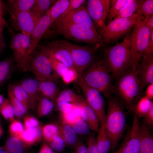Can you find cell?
<instances>
[{
  "label": "cell",
  "instance_id": "8d00e7d4",
  "mask_svg": "<svg viewBox=\"0 0 153 153\" xmlns=\"http://www.w3.org/2000/svg\"><path fill=\"white\" fill-rule=\"evenodd\" d=\"M23 144L20 139L11 136L7 140L4 147L9 153H23Z\"/></svg>",
  "mask_w": 153,
  "mask_h": 153
},
{
  "label": "cell",
  "instance_id": "5b68a950",
  "mask_svg": "<svg viewBox=\"0 0 153 153\" xmlns=\"http://www.w3.org/2000/svg\"><path fill=\"white\" fill-rule=\"evenodd\" d=\"M131 41L128 34L122 42L105 51L103 59L115 78L129 68Z\"/></svg>",
  "mask_w": 153,
  "mask_h": 153
},
{
  "label": "cell",
  "instance_id": "c3c4849f",
  "mask_svg": "<svg viewBox=\"0 0 153 153\" xmlns=\"http://www.w3.org/2000/svg\"><path fill=\"white\" fill-rule=\"evenodd\" d=\"M24 125L26 129L39 127L40 123L35 117L32 116H27L24 118Z\"/></svg>",
  "mask_w": 153,
  "mask_h": 153
},
{
  "label": "cell",
  "instance_id": "74e56055",
  "mask_svg": "<svg viewBox=\"0 0 153 153\" xmlns=\"http://www.w3.org/2000/svg\"><path fill=\"white\" fill-rule=\"evenodd\" d=\"M57 1L52 0H36V2L30 10L41 18L50 8L51 5L54 4Z\"/></svg>",
  "mask_w": 153,
  "mask_h": 153
},
{
  "label": "cell",
  "instance_id": "44dd1931",
  "mask_svg": "<svg viewBox=\"0 0 153 153\" xmlns=\"http://www.w3.org/2000/svg\"><path fill=\"white\" fill-rule=\"evenodd\" d=\"M39 82L37 79L30 78L24 79L20 83L27 94L32 110L35 109L37 105Z\"/></svg>",
  "mask_w": 153,
  "mask_h": 153
},
{
  "label": "cell",
  "instance_id": "5bb4252c",
  "mask_svg": "<svg viewBox=\"0 0 153 153\" xmlns=\"http://www.w3.org/2000/svg\"><path fill=\"white\" fill-rule=\"evenodd\" d=\"M31 42L30 37L21 33L13 35L11 41L14 60L18 68L24 71Z\"/></svg>",
  "mask_w": 153,
  "mask_h": 153
},
{
  "label": "cell",
  "instance_id": "2e32d148",
  "mask_svg": "<svg viewBox=\"0 0 153 153\" xmlns=\"http://www.w3.org/2000/svg\"><path fill=\"white\" fill-rule=\"evenodd\" d=\"M50 8L41 18L30 35L31 42L27 58V69L30 60L39 45L41 39L51 26Z\"/></svg>",
  "mask_w": 153,
  "mask_h": 153
},
{
  "label": "cell",
  "instance_id": "7c38bea8",
  "mask_svg": "<svg viewBox=\"0 0 153 153\" xmlns=\"http://www.w3.org/2000/svg\"><path fill=\"white\" fill-rule=\"evenodd\" d=\"M8 12L12 27L16 30L30 37L41 18L30 10L15 12Z\"/></svg>",
  "mask_w": 153,
  "mask_h": 153
},
{
  "label": "cell",
  "instance_id": "be15d7a7",
  "mask_svg": "<svg viewBox=\"0 0 153 153\" xmlns=\"http://www.w3.org/2000/svg\"><path fill=\"white\" fill-rule=\"evenodd\" d=\"M4 147H0V150L4 149Z\"/></svg>",
  "mask_w": 153,
  "mask_h": 153
},
{
  "label": "cell",
  "instance_id": "7402d4cb",
  "mask_svg": "<svg viewBox=\"0 0 153 153\" xmlns=\"http://www.w3.org/2000/svg\"><path fill=\"white\" fill-rule=\"evenodd\" d=\"M140 146L139 153H153V138L149 127L139 124Z\"/></svg>",
  "mask_w": 153,
  "mask_h": 153
},
{
  "label": "cell",
  "instance_id": "6125c7cd",
  "mask_svg": "<svg viewBox=\"0 0 153 153\" xmlns=\"http://www.w3.org/2000/svg\"><path fill=\"white\" fill-rule=\"evenodd\" d=\"M0 153H8V152L3 150H0Z\"/></svg>",
  "mask_w": 153,
  "mask_h": 153
},
{
  "label": "cell",
  "instance_id": "6da1fadb",
  "mask_svg": "<svg viewBox=\"0 0 153 153\" xmlns=\"http://www.w3.org/2000/svg\"><path fill=\"white\" fill-rule=\"evenodd\" d=\"M113 77L103 59L95 60L94 59L83 70L80 78L86 85L98 90L108 98L113 94Z\"/></svg>",
  "mask_w": 153,
  "mask_h": 153
},
{
  "label": "cell",
  "instance_id": "3957f363",
  "mask_svg": "<svg viewBox=\"0 0 153 153\" xmlns=\"http://www.w3.org/2000/svg\"><path fill=\"white\" fill-rule=\"evenodd\" d=\"M56 35H61L67 39L94 45L102 44L103 42L96 29L69 24L54 22L44 36L47 38Z\"/></svg>",
  "mask_w": 153,
  "mask_h": 153
},
{
  "label": "cell",
  "instance_id": "94428289",
  "mask_svg": "<svg viewBox=\"0 0 153 153\" xmlns=\"http://www.w3.org/2000/svg\"><path fill=\"white\" fill-rule=\"evenodd\" d=\"M3 130L2 128L1 123V121L0 118V138H1V136H2L3 134Z\"/></svg>",
  "mask_w": 153,
  "mask_h": 153
},
{
  "label": "cell",
  "instance_id": "d4e9b609",
  "mask_svg": "<svg viewBox=\"0 0 153 153\" xmlns=\"http://www.w3.org/2000/svg\"><path fill=\"white\" fill-rule=\"evenodd\" d=\"M96 138L97 145L99 153H108L112 149V145L108 135L105 124L101 125Z\"/></svg>",
  "mask_w": 153,
  "mask_h": 153
},
{
  "label": "cell",
  "instance_id": "7dc6e473",
  "mask_svg": "<svg viewBox=\"0 0 153 153\" xmlns=\"http://www.w3.org/2000/svg\"><path fill=\"white\" fill-rule=\"evenodd\" d=\"M87 144L88 153H99L94 132L88 136L87 140Z\"/></svg>",
  "mask_w": 153,
  "mask_h": 153
},
{
  "label": "cell",
  "instance_id": "f6af8a7d",
  "mask_svg": "<svg viewBox=\"0 0 153 153\" xmlns=\"http://www.w3.org/2000/svg\"><path fill=\"white\" fill-rule=\"evenodd\" d=\"M69 4L65 12L55 21L58 22L76 9L85 2L84 0H69Z\"/></svg>",
  "mask_w": 153,
  "mask_h": 153
},
{
  "label": "cell",
  "instance_id": "ab89813d",
  "mask_svg": "<svg viewBox=\"0 0 153 153\" xmlns=\"http://www.w3.org/2000/svg\"><path fill=\"white\" fill-rule=\"evenodd\" d=\"M128 1V0H110L109 11L107 18L109 22L114 18Z\"/></svg>",
  "mask_w": 153,
  "mask_h": 153
},
{
  "label": "cell",
  "instance_id": "6f0895ef",
  "mask_svg": "<svg viewBox=\"0 0 153 153\" xmlns=\"http://www.w3.org/2000/svg\"><path fill=\"white\" fill-rule=\"evenodd\" d=\"M151 31L153 30V15L143 20Z\"/></svg>",
  "mask_w": 153,
  "mask_h": 153
},
{
  "label": "cell",
  "instance_id": "52a82bcc",
  "mask_svg": "<svg viewBox=\"0 0 153 153\" xmlns=\"http://www.w3.org/2000/svg\"><path fill=\"white\" fill-rule=\"evenodd\" d=\"M143 19L136 14L127 18L114 19L106 25L101 37L106 43L115 41L126 34L133 26Z\"/></svg>",
  "mask_w": 153,
  "mask_h": 153
},
{
  "label": "cell",
  "instance_id": "d6986e66",
  "mask_svg": "<svg viewBox=\"0 0 153 153\" xmlns=\"http://www.w3.org/2000/svg\"><path fill=\"white\" fill-rule=\"evenodd\" d=\"M48 58L54 72L60 78H62L65 83L68 84L76 81L78 77L76 70L69 68L60 61Z\"/></svg>",
  "mask_w": 153,
  "mask_h": 153
},
{
  "label": "cell",
  "instance_id": "83f0119b",
  "mask_svg": "<svg viewBox=\"0 0 153 153\" xmlns=\"http://www.w3.org/2000/svg\"><path fill=\"white\" fill-rule=\"evenodd\" d=\"M14 68L13 61L11 58H6L0 61V87L10 78Z\"/></svg>",
  "mask_w": 153,
  "mask_h": 153
},
{
  "label": "cell",
  "instance_id": "680465c9",
  "mask_svg": "<svg viewBox=\"0 0 153 153\" xmlns=\"http://www.w3.org/2000/svg\"><path fill=\"white\" fill-rule=\"evenodd\" d=\"M3 31H0V54L5 46Z\"/></svg>",
  "mask_w": 153,
  "mask_h": 153
},
{
  "label": "cell",
  "instance_id": "d590c367",
  "mask_svg": "<svg viewBox=\"0 0 153 153\" xmlns=\"http://www.w3.org/2000/svg\"><path fill=\"white\" fill-rule=\"evenodd\" d=\"M153 102L145 95L141 97L137 102L134 109L138 117H144L148 112Z\"/></svg>",
  "mask_w": 153,
  "mask_h": 153
},
{
  "label": "cell",
  "instance_id": "ac0fdd59",
  "mask_svg": "<svg viewBox=\"0 0 153 153\" xmlns=\"http://www.w3.org/2000/svg\"><path fill=\"white\" fill-rule=\"evenodd\" d=\"M54 22L75 24L85 28L96 29L86 8L83 5L61 20Z\"/></svg>",
  "mask_w": 153,
  "mask_h": 153
},
{
  "label": "cell",
  "instance_id": "e0dca14e",
  "mask_svg": "<svg viewBox=\"0 0 153 153\" xmlns=\"http://www.w3.org/2000/svg\"><path fill=\"white\" fill-rule=\"evenodd\" d=\"M137 72L143 92L145 87L153 83V53L143 55Z\"/></svg>",
  "mask_w": 153,
  "mask_h": 153
},
{
  "label": "cell",
  "instance_id": "1f68e13d",
  "mask_svg": "<svg viewBox=\"0 0 153 153\" xmlns=\"http://www.w3.org/2000/svg\"><path fill=\"white\" fill-rule=\"evenodd\" d=\"M69 0H58L50 8L51 26L65 12L69 5Z\"/></svg>",
  "mask_w": 153,
  "mask_h": 153
},
{
  "label": "cell",
  "instance_id": "11a10c76",
  "mask_svg": "<svg viewBox=\"0 0 153 153\" xmlns=\"http://www.w3.org/2000/svg\"><path fill=\"white\" fill-rule=\"evenodd\" d=\"M152 53H153V31H151L149 41L143 54Z\"/></svg>",
  "mask_w": 153,
  "mask_h": 153
},
{
  "label": "cell",
  "instance_id": "f1b7e54d",
  "mask_svg": "<svg viewBox=\"0 0 153 153\" xmlns=\"http://www.w3.org/2000/svg\"><path fill=\"white\" fill-rule=\"evenodd\" d=\"M36 0H9L7 1L9 9L12 12H19L30 10Z\"/></svg>",
  "mask_w": 153,
  "mask_h": 153
},
{
  "label": "cell",
  "instance_id": "816d5d0a",
  "mask_svg": "<svg viewBox=\"0 0 153 153\" xmlns=\"http://www.w3.org/2000/svg\"><path fill=\"white\" fill-rule=\"evenodd\" d=\"M144 121L146 124V126L152 127L153 125V105L151 107L150 109L145 115Z\"/></svg>",
  "mask_w": 153,
  "mask_h": 153
},
{
  "label": "cell",
  "instance_id": "4dcf8cb0",
  "mask_svg": "<svg viewBox=\"0 0 153 153\" xmlns=\"http://www.w3.org/2000/svg\"><path fill=\"white\" fill-rule=\"evenodd\" d=\"M60 134L66 145L74 146L78 141V134L68 125L63 124L60 126Z\"/></svg>",
  "mask_w": 153,
  "mask_h": 153
},
{
  "label": "cell",
  "instance_id": "f907efd6",
  "mask_svg": "<svg viewBox=\"0 0 153 153\" xmlns=\"http://www.w3.org/2000/svg\"><path fill=\"white\" fill-rule=\"evenodd\" d=\"M4 5L2 2L0 0V31H3L4 28L7 27L10 32L12 31L9 28L8 24L3 17Z\"/></svg>",
  "mask_w": 153,
  "mask_h": 153
},
{
  "label": "cell",
  "instance_id": "ee69618b",
  "mask_svg": "<svg viewBox=\"0 0 153 153\" xmlns=\"http://www.w3.org/2000/svg\"><path fill=\"white\" fill-rule=\"evenodd\" d=\"M48 144L55 152H58L63 151L66 145L61 135L59 134L54 135Z\"/></svg>",
  "mask_w": 153,
  "mask_h": 153
},
{
  "label": "cell",
  "instance_id": "f5cc1de1",
  "mask_svg": "<svg viewBox=\"0 0 153 153\" xmlns=\"http://www.w3.org/2000/svg\"><path fill=\"white\" fill-rule=\"evenodd\" d=\"M74 153H88L87 146L81 140H78L74 146Z\"/></svg>",
  "mask_w": 153,
  "mask_h": 153
},
{
  "label": "cell",
  "instance_id": "4316f807",
  "mask_svg": "<svg viewBox=\"0 0 153 153\" xmlns=\"http://www.w3.org/2000/svg\"><path fill=\"white\" fill-rule=\"evenodd\" d=\"M84 98L76 94L72 90L65 89L59 93L55 101L56 103L67 102L77 106Z\"/></svg>",
  "mask_w": 153,
  "mask_h": 153
},
{
  "label": "cell",
  "instance_id": "9a60e30c",
  "mask_svg": "<svg viewBox=\"0 0 153 153\" xmlns=\"http://www.w3.org/2000/svg\"><path fill=\"white\" fill-rule=\"evenodd\" d=\"M138 117L134 115L132 125L120 148L112 153H139L140 146Z\"/></svg>",
  "mask_w": 153,
  "mask_h": 153
},
{
  "label": "cell",
  "instance_id": "f35d334b",
  "mask_svg": "<svg viewBox=\"0 0 153 153\" xmlns=\"http://www.w3.org/2000/svg\"><path fill=\"white\" fill-rule=\"evenodd\" d=\"M42 133L44 139L48 143L52 140L54 135H61L60 126L54 124H46L42 128Z\"/></svg>",
  "mask_w": 153,
  "mask_h": 153
},
{
  "label": "cell",
  "instance_id": "e575fe53",
  "mask_svg": "<svg viewBox=\"0 0 153 153\" xmlns=\"http://www.w3.org/2000/svg\"><path fill=\"white\" fill-rule=\"evenodd\" d=\"M139 1V0H128L127 2L117 13L114 19L128 18L135 14Z\"/></svg>",
  "mask_w": 153,
  "mask_h": 153
},
{
  "label": "cell",
  "instance_id": "4fadbf2b",
  "mask_svg": "<svg viewBox=\"0 0 153 153\" xmlns=\"http://www.w3.org/2000/svg\"><path fill=\"white\" fill-rule=\"evenodd\" d=\"M110 5L109 0L88 1L86 9L101 36L106 26L105 21L109 12Z\"/></svg>",
  "mask_w": 153,
  "mask_h": 153
},
{
  "label": "cell",
  "instance_id": "8992f818",
  "mask_svg": "<svg viewBox=\"0 0 153 153\" xmlns=\"http://www.w3.org/2000/svg\"><path fill=\"white\" fill-rule=\"evenodd\" d=\"M131 35L129 68L137 69L149 41L151 31L144 20L134 25Z\"/></svg>",
  "mask_w": 153,
  "mask_h": 153
},
{
  "label": "cell",
  "instance_id": "60d3db41",
  "mask_svg": "<svg viewBox=\"0 0 153 153\" xmlns=\"http://www.w3.org/2000/svg\"><path fill=\"white\" fill-rule=\"evenodd\" d=\"M0 113L5 119L12 121L15 114L13 108L9 99H5L0 106Z\"/></svg>",
  "mask_w": 153,
  "mask_h": 153
},
{
  "label": "cell",
  "instance_id": "b9f144b4",
  "mask_svg": "<svg viewBox=\"0 0 153 153\" xmlns=\"http://www.w3.org/2000/svg\"><path fill=\"white\" fill-rule=\"evenodd\" d=\"M60 115L63 124L69 126L81 118L80 109L76 106L69 113L66 114H60Z\"/></svg>",
  "mask_w": 153,
  "mask_h": 153
},
{
  "label": "cell",
  "instance_id": "7bdbcfd3",
  "mask_svg": "<svg viewBox=\"0 0 153 153\" xmlns=\"http://www.w3.org/2000/svg\"><path fill=\"white\" fill-rule=\"evenodd\" d=\"M78 134H88L91 130L87 124L81 118L78 119L70 126Z\"/></svg>",
  "mask_w": 153,
  "mask_h": 153
},
{
  "label": "cell",
  "instance_id": "cb8c5ba5",
  "mask_svg": "<svg viewBox=\"0 0 153 153\" xmlns=\"http://www.w3.org/2000/svg\"><path fill=\"white\" fill-rule=\"evenodd\" d=\"M42 136L41 126L24 130L18 138L27 146L34 145L40 141Z\"/></svg>",
  "mask_w": 153,
  "mask_h": 153
},
{
  "label": "cell",
  "instance_id": "7a4b0ae2",
  "mask_svg": "<svg viewBox=\"0 0 153 153\" xmlns=\"http://www.w3.org/2000/svg\"><path fill=\"white\" fill-rule=\"evenodd\" d=\"M116 79L113 94L129 109L133 110L143 92L137 69L129 68Z\"/></svg>",
  "mask_w": 153,
  "mask_h": 153
},
{
  "label": "cell",
  "instance_id": "d6a6232c",
  "mask_svg": "<svg viewBox=\"0 0 153 153\" xmlns=\"http://www.w3.org/2000/svg\"><path fill=\"white\" fill-rule=\"evenodd\" d=\"M135 14L143 20L153 15V0H139Z\"/></svg>",
  "mask_w": 153,
  "mask_h": 153
},
{
  "label": "cell",
  "instance_id": "8fae6325",
  "mask_svg": "<svg viewBox=\"0 0 153 153\" xmlns=\"http://www.w3.org/2000/svg\"><path fill=\"white\" fill-rule=\"evenodd\" d=\"M76 81L84 94L86 102L96 115L101 125L105 124V103L101 93L86 85L80 77H78Z\"/></svg>",
  "mask_w": 153,
  "mask_h": 153
},
{
  "label": "cell",
  "instance_id": "603a6c76",
  "mask_svg": "<svg viewBox=\"0 0 153 153\" xmlns=\"http://www.w3.org/2000/svg\"><path fill=\"white\" fill-rule=\"evenodd\" d=\"M39 93L55 103L59 93L56 83L50 80L39 81Z\"/></svg>",
  "mask_w": 153,
  "mask_h": 153
},
{
  "label": "cell",
  "instance_id": "836d02e7",
  "mask_svg": "<svg viewBox=\"0 0 153 153\" xmlns=\"http://www.w3.org/2000/svg\"><path fill=\"white\" fill-rule=\"evenodd\" d=\"M7 94L8 99L13 108L15 116L19 118L22 117L27 111L14 95L10 85L7 88Z\"/></svg>",
  "mask_w": 153,
  "mask_h": 153
},
{
  "label": "cell",
  "instance_id": "9f6ffc18",
  "mask_svg": "<svg viewBox=\"0 0 153 153\" xmlns=\"http://www.w3.org/2000/svg\"><path fill=\"white\" fill-rule=\"evenodd\" d=\"M145 96L150 100L153 98V83L147 86L145 91Z\"/></svg>",
  "mask_w": 153,
  "mask_h": 153
},
{
  "label": "cell",
  "instance_id": "db71d44e",
  "mask_svg": "<svg viewBox=\"0 0 153 153\" xmlns=\"http://www.w3.org/2000/svg\"><path fill=\"white\" fill-rule=\"evenodd\" d=\"M39 153H57L51 147L48 143L44 142L42 144Z\"/></svg>",
  "mask_w": 153,
  "mask_h": 153
},
{
  "label": "cell",
  "instance_id": "484cf974",
  "mask_svg": "<svg viewBox=\"0 0 153 153\" xmlns=\"http://www.w3.org/2000/svg\"><path fill=\"white\" fill-rule=\"evenodd\" d=\"M37 113L40 118L49 114L52 111L54 103L39 93L37 97Z\"/></svg>",
  "mask_w": 153,
  "mask_h": 153
},
{
  "label": "cell",
  "instance_id": "f546056e",
  "mask_svg": "<svg viewBox=\"0 0 153 153\" xmlns=\"http://www.w3.org/2000/svg\"><path fill=\"white\" fill-rule=\"evenodd\" d=\"M10 85L14 95L22 103L27 110L31 109L29 97L20 83H15Z\"/></svg>",
  "mask_w": 153,
  "mask_h": 153
},
{
  "label": "cell",
  "instance_id": "ba28073f",
  "mask_svg": "<svg viewBox=\"0 0 153 153\" xmlns=\"http://www.w3.org/2000/svg\"><path fill=\"white\" fill-rule=\"evenodd\" d=\"M71 43L64 40H56L39 44L37 48L47 58L60 61L69 68L76 70L70 52Z\"/></svg>",
  "mask_w": 153,
  "mask_h": 153
},
{
  "label": "cell",
  "instance_id": "277c9868",
  "mask_svg": "<svg viewBox=\"0 0 153 153\" xmlns=\"http://www.w3.org/2000/svg\"><path fill=\"white\" fill-rule=\"evenodd\" d=\"M108 99L105 125L113 149L117 145L123 134L126 126V117L124 105L118 98L112 95Z\"/></svg>",
  "mask_w": 153,
  "mask_h": 153
},
{
  "label": "cell",
  "instance_id": "9c48e42d",
  "mask_svg": "<svg viewBox=\"0 0 153 153\" xmlns=\"http://www.w3.org/2000/svg\"><path fill=\"white\" fill-rule=\"evenodd\" d=\"M27 71L31 72L39 81L50 80L56 83L60 78L53 70L48 58L39 50L33 54Z\"/></svg>",
  "mask_w": 153,
  "mask_h": 153
},
{
  "label": "cell",
  "instance_id": "681fc988",
  "mask_svg": "<svg viewBox=\"0 0 153 153\" xmlns=\"http://www.w3.org/2000/svg\"><path fill=\"white\" fill-rule=\"evenodd\" d=\"M56 104L57 108L61 114L69 113L76 106V105L67 102H60Z\"/></svg>",
  "mask_w": 153,
  "mask_h": 153
},
{
  "label": "cell",
  "instance_id": "30bf717a",
  "mask_svg": "<svg viewBox=\"0 0 153 153\" xmlns=\"http://www.w3.org/2000/svg\"><path fill=\"white\" fill-rule=\"evenodd\" d=\"M102 44L99 43L92 46H79L71 43L70 52L78 77H80L83 70L94 59L95 53Z\"/></svg>",
  "mask_w": 153,
  "mask_h": 153
},
{
  "label": "cell",
  "instance_id": "bcb514c9",
  "mask_svg": "<svg viewBox=\"0 0 153 153\" xmlns=\"http://www.w3.org/2000/svg\"><path fill=\"white\" fill-rule=\"evenodd\" d=\"M24 130V126L20 122L14 119L12 121L9 128L11 136L18 138Z\"/></svg>",
  "mask_w": 153,
  "mask_h": 153
},
{
  "label": "cell",
  "instance_id": "ffe728a7",
  "mask_svg": "<svg viewBox=\"0 0 153 153\" xmlns=\"http://www.w3.org/2000/svg\"><path fill=\"white\" fill-rule=\"evenodd\" d=\"M80 109V117L88 125L91 130L98 131L99 122L95 113L84 98L77 106Z\"/></svg>",
  "mask_w": 153,
  "mask_h": 153
},
{
  "label": "cell",
  "instance_id": "91938a15",
  "mask_svg": "<svg viewBox=\"0 0 153 153\" xmlns=\"http://www.w3.org/2000/svg\"><path fill=\"white\" fill-rule=\"evenodd\" d=\"M4 99L3 95L0 94V106L3 102Z\"/></svg>",
  "mask_w": 153,
  "mask_h": 153
}]
</instances>
